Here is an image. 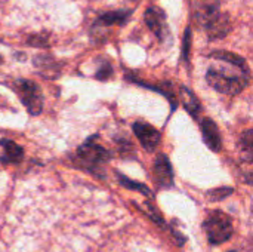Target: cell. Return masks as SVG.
I'll return each instance as SVG.
<instances>
[{"label":"cell","mask_w":253,"mask_h":252,"mask_svg":"<svg viewBox=\"0 0 253 252\" xmlns=\"http://www.w3.org/2000/svg\"><path fill=\"white\" fill-rule=\"evenodd\" d=\"M194 18L203 25L211 39H221L230 31L227 16L219 13V0H193Z\"/></svg>","instance_id":"cell-1"},{"label":"cell","mask_w":253,"mask_h":252,"mask_svg":"<svg viewBox=\"0 0 253 252\" xmlns=\"http://www.w3.org/2000/svg\"><path fill=\"white\" fill-rule=\"evenodd\" d=\"M110 151L98 143V135L87 138L77 150L76 162L83 169L92 172L96 177H104V166L108 163Z\"/></svg>","instance_id":"cell-2"},{"label":"cell","mask_w":253,"mask_h":252,"mask_svg":"<svg viewBox=\"0 0 253 252\" xmlns=\"http://www.w3.org/2000/svg\"><path fill=\"white\" fill-rule=\"evenodd\" d=\"M208 83L218 92L225 95H237L249 85V73L236 70L230 71L221 67H212L206 73Z\"/></svg>","instance_id":"cell-3"},{"label":"cell","mask_w":253,"mask_h":252,"mask_svg":"<svg viewBox=\"0 0 253 252\" xmlns=\"http://www.w3.org/2000/svg\"><path fill=\"white\" fill-rule=\"evenodd\" d=\"M203 229L212 245L225 244L233 236V223L222 211H211L203 223Z\"/></svg>","instance_id":"cell-4"},{"label":"cell","mask_w":253,"mask_h":252,"mask_svg":"<svg viewBox=\"0 0 253 252\" xmlns=\"http://www.w3.org/2000/svg\"><path fill=\"white\" fill-rule=\"evenodd\" d=\"M13 89L19 95L22 104L25 105V108L28 110L30 114L37 116V114L42 113V108H43V95H42V91H40V88H39L37 83H34L33 80L19 79V80L15 82Z\"/></svg>","instance_id":"cell-5"},{"label":"cell","mask_w":253,"mask_h":252,"mask_svg":"<svg viewBox=\"0 0 253 252\" xmlns=\"http://www.w3.org/2000/svg\"><path fill=\"white\" fill-rule=\"evenodd\" d=\"M133 132L136 138L139 140V143L142 144V147L148 151L156 150V147L160 143V132L150 123H145V122L133 123Z\"/></svg>","instance_id":"cell-6"},{"label":"cell","mask_w":253,"mask_h":252,"mask_svg":"<svg viewBox=\"0 0 253 252\" xmlns=\"http://www.w3.org/2000/svg\"><path fill=\"white\" fill-rule=\"evenodd\" d=\"M145 24L148 25V28L160 39L163 40L168 36V22H166V15L160 7L151 6L147 9L145 15Z\"/></svg>","instance_id":"cell-7"},{"label":"cell","mask_w":253,"mask_h":252,"mask_svg":"<svg viewBox=\"0 0 253 252\" xmlns=\"http://www.w3.org/2000/svg\"><path fill=\"white\" fill-rule=\"evenodd\" d=\"M154 180L160 189H170L173 186V171L165 154H160L154 162Z\"/></svg>","instance_id":"cell-8"},{"label":"cell","mask_w":253,"mask_h":252,"mask_svg":"<svg viewBox=\"0 0 253 252\" xmlns=\"http://www.w3.org/2000/svg\"><path fill=\"white\" fill-rule=\"evenodd\" d=\"M130 16V10H114V12H107L104 15H101L95 25L92 27V34H99L101 30L105 27H111V25H123Z\"/></svg>","instance_id":"cell-9"},{"label":"cell","mask_w":253,"mask_h":252,"mask_svg":"<svg viewBox=\"0 0 253 252\" xmlns=\"http://www.w3.org/2000/svg\"><path fill=\"white\" fill-rule=\"evenodd\" d=\"M202 134H203V141L206 143V146L212 150V151H221L222 149V140L219 135V129L216 126V123L206 117L202 120Z\"/></svg>","instance_id":"cell-10"},{"label":"cell","mask_w":253,"mask_h":252,"mask_svg":"<svg viewBox=\"0 0 253 252\" xmlns=\"http://www.w3.org/2000/svg\"><path fill=\"white\" fill-rule=\"evenodd\" d=\"M0 162L4 165H16L24 159L22 147L10 140H0Z\"/></svg>","instance_id":"cell-11"},{"label":"cell","mask_w":253,"mask_h":252,"mask_svg":"<svg viewBox=\"0 0 253 252\" xmlns=\"http://www.w3.org/2000/svg\"><path fill=\"white\" fill-rule=\"evenodd\" d=\"M34 67L40 71L42 76L47 77V79H55L59 76L61 67L59 64L49 55H37L34 58Z\"/></svg>","instance_id":"cell-12"},{"label":"cell","mask_w":253,"mask_h":252,"mask_svg":"<svg viewBox=\"0 0 253 252\" xmlns=\"http://www.w3.org/2000/svg\"><path fill=\"white\" fill-rule=\"evenodd\" d=\"M179 97H181V101H182V105L185 107V110L193 117H197L199 113L202 111V105H200L199 98L188 88H185V86H181L179 88Z\"/></svg>","instance_id":"cell-13"},{"label":"cell","mask_w":253,"mask_h":252,"mask_svg":"<svg viewBox=\"0 0 253 252\" xmlns=\"http://www.w3.org/2000/svg\"><path fill=\"white\" fill-rule=\"evenodd\" d=\"M211 56L215 58V59H219V61L233 64V65H236V67H239V68H242V70H248V71H249V67H248V64H246V61H245L242 56H239V55H236V53H233V52L218 50V52H213Z\"/></svg>","instance_id":"cell-14"},{"label":"cell","mask_w":253,"mask_h":252,"mask_svg":"<svg viewBox=\"0 0 253 252\" xmlns=\"http://www.w3.org/2000/svg\"><path fill=\"white\" fill-rule=\"evenodd\" d=\"M240 149H242V153L246 156L248 162H252L253 157V131L252 129H248L242 138H240Z\"/></svg>","instance_id":"cell-15"},{"label":"cell","mask_w":253,"mask_h":252,"mask_svg":"<svg viewBox=\"0 0 253 252\" xmlns=\"http://www.w3.org/2000/svg\"><path fill=\"white\" fill-rule=\"evenodd\" d=\"M117 178H119V183L122 186H125L126 189H130V190H138L141 192L142 195H147V196H151V192L148 190V187H145L144 184H139V183H135V181H130L127 177L122 175V174H117Z\"/></svg>","instance_id":"cell-16"},{"label":"cell","mask_w":253,"mask_h":252,"mask_svg":"<svg viewBox=\"0 0 253 252\" xmlns=\"http://www.w3.org/2000/svg\"><path fill=\"white\" fill-rule=\"evenodd\" d=\"M111 74H113V67H111V64L107 62V61H102L101 67H99L98 71H96V79H99V80H107Z\"/></svg>","instance_id":"cell-17"},{"label":"cell","mask_w":253,"mask_h":252,"mask_svg":"<svg viewBox=\"0 0 253 252\" xmlns=\"http://www.w3.org/2000/svg\"><path fill=\"white\" fill-rule=\"evenodd\" d=\"M233 193V189L230 187H222V189H216V190H212L209 192V198L212 201H222L225 199L227 196H230Z\"/></svg>","instance_id":"cell-18"},{"label":"cell","mask_w":253,"mask_h":252,"mask_svg":"<svg viewBox=\"0 0 253 252\" xmlns=\"http://www.w3.org/2000/svg\"><path fill=\"white\" fill-rule=\"evenodd\" d=\"M28 43L31 46H47V39L43 37V36H40V34H37V36L28 37Z\"/></svg>","instance_id":"cell-19"},{"label":"cell","mask_w":253,"mask_h":252,"mask_svg":"<svg viewBox=\"0 0 253 252\" xmlns=\"http://www.w3.org/2000/svg\"><path fill=\"white\" fill-rule=\"evenodd\" d=\"M1 61H3V59H1V56H0V64H1Z\"/></svg>","instance_id":"cell-20"},{"label":"cell","mask_w":253,"mask_h":252,"mask_svg":"<svg viewBox=\"0 0 253 252\" xmlns=\"http://www.w3.org/2000/svg\"><path fill=\"white\" fill-rule=\"evenodd\" d=\"M231 252H236V251H231Z\"/></svg>","instance_id":"cell-21"}]
</instances>
